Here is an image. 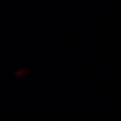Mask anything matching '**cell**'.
I'll use <instances>...</instances> for the list:
<instances>
[{
	"mask_svg": "<svg viewBox=\"0 0 121 121\" xmlns=\"http://www.w3.org/2000/svg\"><path fill=\"white\" fill-rule=\"evenodd\" d=\"M27 72H28V69H18L17 72L15 73V75H16V76H20V75L27 73Z\"/></svg>",
	"mask_w": 121,
	"mask_h": 121,
	"instance_id": "cell-1",
	"label": "cell"
}]
</instances>
